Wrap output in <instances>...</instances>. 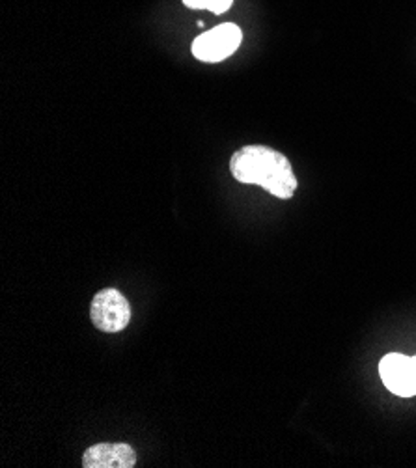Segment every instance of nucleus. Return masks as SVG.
Instances as JSON below:
<instances>
[{
  "mask_svg": "<svg viewBox=\"0 0 416 468\" xmlns=\"http://www.w3.org/2000/svg\"><path fill=\"white\" fill-rule=\"evenodd\" d=\"M241 39L243 32L238 25L224 23L200 34L193 41V55L200 62L217 64L226 60L228 57H232L241 45Z\"/></svg>",
  "mask_w": 416,
  "mask_h": 468,
  "instance_id": "nucleus-2",
  "label": "nucleus"
},
{
  "mask_svg": "<svg viewBox=\"0 0 416 468\" xmlns=\"http://www.w3.org/2000/svg\"><path fill=\"white\" fill-rule=\"evenodd\" d=\"M136 453L123 442H101L90 446L82 455L84 468H133Z\"/></svg>",
  "mask_w": 416,
  "mask_h": 468,
  "instance_id": "nucleus-5",
  "label": "nucleus"
},
{
  "mask_svg": "<svg viewBox=\"0 0 416 468\" xmlns=\"http://www.w3.org/2000/svg\"><path fill=\"white\" fill-rule=\"evenodd\" d=\"M379 376L392 394L400 398H411L416 394L414 358L401 353H389L379 362Z\"/></svg>",
  "mask_w": 416,
  "mask_h": 468,
  "instance_id": "nucleus-4",
  "label": "nucleus"
},
{
  "mask_svg": "<svg viewBox=\"0 0 416 468\" xmlns=\"http://www.w3.org/2000/svg\"><path fill=\"white\" fill-rule=\"evenodd\" d=\"M414 366H416V356H414Z\"/></svg>",
  "mask_w": 416,
  "mask_h": 468,
  "instance_id": "nucleus-7",
  "label": "nucleus"
},
{
  "mask_svg": "<svg viewBox=\"0 0 416 468\" xmlns=\"http://www.w3.org/2000/svg\"><path fill=\"white\" fill-rule=\"evenodd\" d=\"M229 172L240 183L260 185L281 200H290L297 191L292 163L281 152L267 146H245L229 161Z\"/></svg>",
  "mask_w": 416,
  "mask_h": 468,
  "instance_id": "nucleus-1",
  "label": "nucleus"
},
{
  "mask_svg": "<svg viewBox=\"0 0 416 468\" xmlns=\"http://www.w3.org/2000/svg\"><path fill=\"white\" fill-rule=\"evenodd\" d=\"M90 319L103 333H120L131 323L129 301L114 288L101 290L91 301Z\"/></svg>",
  "mask_w": 416,
  "mask_h": 468,
  "instance_id": "nucleus-3",
  "label": "nucleus"
},
{
  "mask_svg": "<svg viewBox=\"0 0 416 468\" xmlns=\"http://www.w3.org/2000/svg\"><path fill=\"white\" fill-rule=\"evenodd\" d=\"M183 5L191 10H208L220 16L232 8L234 0H183Z\"/></svg>",
  "mask_w": 416,
  "mask_h": 468,
  "instance_id": "nucleus-6",
  "label": "nucleus"
}]
</instances>
